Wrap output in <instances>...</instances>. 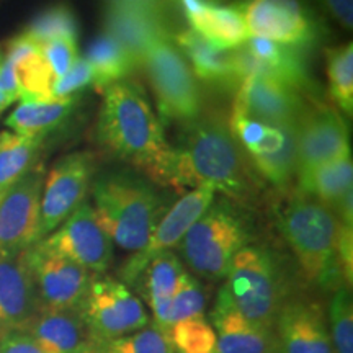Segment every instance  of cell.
I'll use <instances>...</instances> for the list:
<instances>
[{"mask_svg": "<svg viewBox=\"0 0 353 353\" xmlns=\"http://www.w3.org/2000/svg\"><path fill=\"white\" fill-rule=\"evenodd\" d=\"M257 176L226 123L203 114L185 126L182 144L174 148L165 188L183 192L211 185L216 193L242 206L257 195Z\"/></svg>", "mask_w": 353, "mask_h": 353, "instance_id": "obj_1", "label": "cell"}, {"mask_svg": "<svg viewBox=\"0 0 353 353\" xmlns=\"http://www.w3.org/2000/svg\"><path fill=\"white\" fill-rule=\"evenodd\" d=\"M101 95L97 144L108 156L134 165L152 183L165 187L174 148L143 88L126 79L105 87Z\"/></svg>", "mask_w": 353, "mask_h": 353, "instance_id": "obj_2", "label": "cell"}, {"mask_svg": "<svg viewBox=\"0 0 353 353\" xmlns=\"http://www.w3.org/2000/svg\"><path fill=\"white\" fill-rule=\"evenodd\" d=\"M97 219L113 244L138 252L170 208L151 180L131 172H110L90 187Z\"/></svg>", "mask_w": 353, "mask_h": 353, "instance_id": "obj_3", "label": "cell"}, {"mask_svg": "<svg viewBox=\"0 0 353 353\" xmlns=\"http://www.w3.org/2000/svg\"><path fill=\"white\" fill-rule=\"evenodd\" d=\"M276 226L307 281L330 293L347 286L337 259L339 219L327 206L294 192L278 205Z\"/></svg>", "mask_w": 353, "mask_h": 353, "instance_id": "obj_4", "label": "cell"}, {"mask_svg": "<svg viewBox=\"0 0 353 353\" xmlns=\"http://www.w3.org/2000/svg\"><path fill=\"white\" fill-rule=\"evenodd\" d=\"M254 242V229L241 205L218 198L195 221L176 247L183 267L196 278L219 281L228 276L236 254Z\"/></svg>", "mask_w": 353, "mask_h": 353, "instance_id": "obj_5", "label": "cell"}, {"mask_svg": "<svg viewBox=\"0 0 353 353\" xmlns=\"http://www.w3.org/2000/svg\"><path fill=\"white\" fill-rule=\"evenodd\" d=\"M224 280L221 288L245 319L275 330L278 312L291 296L281 259L272 247L255 242L245 245L236 254Z\"/></svg>", "mask_w": 353, "mask_h": 353, "instance_id": "obj_6", "label": "cell"}, {"mask_svg": "<svg viewBox=\"0 0 353 353\" xmlns=\"http://www.w3.org/2000/svg\"><path fill=\"white\" fill-rule=\"evenodd\" d=\"M143 69L159 110V120L188 126L203 117L200 83L172 37L154 41L145 51Z\"/></svg>", "mask_w": 353, "mask_h": 353, "instance_id": "obj_7", "label": "cell"}, {"mask_svg": "<svg viewBox=\"0 0 353 353\" xmlns=\"http://www.w3.org/2000/svg\"><path fill=\"white\" fill-rule=\"evenodd\" d=\"M79 311L95 345L138 332L151 324L143 301L132 293L130 286L105 273L92 276Z\"/></svg>", "mask_w": 353, "mask_h": 353, "instance_id": "obj_8", "label": "cell"}, {"mask_svg": "<svg viewBox=\"0 0 353 353\" xmlns=\"http://www.w3.org/2000/svg\"><path fill=\"white\" fill-rule=\"evenodd\" d=\"M232 65L239 83L249 76L270 77L309 100H321V88L309 70L306 48L249 38L232 50Z\"/></svg>", "mask_w": 353, "mask_h": 353, "instance_id": "obj_9", "label": "cell"}, {"mask_svg": "<svg viewBox=\"0 0 353 353\" xmlns=\"http://www.w3.org/2000/svg\"><path fill=\"white\" fill-rule=\"evenodd\" d=\"M95 172L97 157L87 151L65 154L46 172L39 203L38 242L50 236L85 203Z\"/></svg>", "mask_w": 353, "mask_h": 353, "instance_id": "obj_10", "label": "cell"}, {"mask_svg": "<svg viewBox=\"0 0 353 353\" xmlns=\"http://www.w3.org/2000/svg\"><path fill=\"white\" fill-rule=\"evenodd\" d=\"M249 38H265L280 44L309 48L319 43L324 26L303 0H241Z\"/></svg>", "mask_w": 353, "mask_h": 353, "instance_id": "obj_11", "label": "cell"}, {"mask_svg": "<svg viewBox=\"0 0 353 353\" xmlns=\"http://www.w3.org/2000/svg\"><path fill=\"white\" fill-rule=\"evenodd\" d=\"M216 198V190L211 185H201L183 193L170 208L164 218L159 221L148 242L138 252H134L120 268V280L128 286H132L154 257L164 252H174L180 242L195 224V221L205 213L206 208Z\"/></svg>", "mask_w": 353, "mask_h": 353, "instance_id": "obj_12", "label": "cell"}, {"mask_svg": "<svg viewBox=\"0 0 353 353\" xmlns=\"http://www.w3.org/2000/svg\"><path fill=\"white\" fill-rule=\"evenodd\" d=\"M39 242L92 275H103L113 260V242L88 203H82L59 228Z\"/></svg>", "mask_w": 353, "mask_h": 353, "instance_id": "obj_13", "label": "cell"}, {"mask_svg": "<svg viewBox=\"0 0 353 353\" xmlns=\"http://www.w3.org/2000/svg\"><path fill=\"white\" fill-rule=\"evenodd\" d=\"M37 288L39 309H81L92 273L41 242L25 250Z\"/></svg>", "mask_w": 353, "mask_h": 353, "instance_id": "obj_14", "label": "cell"}, {"mask_svg": "<svg viewBox=\"0 0 353 353\" xmlns=\"http://www.w3.org/2000/svg\"><path fill=\"white\" fill-rule=\"evenodd\" d=\"M350 152L347 123L324 100L311 101L296 125V175Z\"/></svg>", "mask_w": 353, "mask_h": 353, "instance_id": "obj_15", "label": "cell"}, {"mask_svg": "<svg viewBox=\"0 0 353 353\" xmlns=\"http://www.w3.org/2000/svg\"><path fill=\"white\" fill-rule=\"evenodd\" d=\"M44 175L46 169L38 162L0 198V252H21L38 242Z\"/></svg>", "mask_w": 353, "mask_h": 353, "instance_id": "obj_16", "label": "cell"}, {"mask_svg": "<svg viewBox=\"0 0 353 353\" xmlns=\"http://www.w3.org/2000/svg\"><path fill=\"white\" fill-rule=\"evenodd\" d=\"M311 101L270 77L249 76L237 87L232 112L270 126H296Z\"/></svg>", "mask_w": 353, "mask_h": 353, "instance_id": "obj_17", "label": "cell"}, {"mask_svg": "<svg viewBox=\"0 0 353 353\" xmlns=\"http://www.w3.org/2000/svg\"><path fill=\"white\" fill-rule=\"evenodd\" d=\"M275 335L280 353H335L325 312L316 301L290 298L276 316Z\"/></svg>", "mask_w": 353, "mask_h": 353, "instance_id": "obj_18", "label": "cell"}, {"mask_svg": "<svg viewBox=\"0 0 353 353\" xmlns=\"http://www.w3.org/2000/svg\"><path fill=\"white\" fill-rule=\"evenodd\" d=\"M38 311V294L25 250L0 252V327L6 332L23 330Z\"/></svg>", "mask_w": 353, "mask_h": 353, "instance_id": "obj_19", "label": "cell"}, {"mask_svg": "<svg viewBox=\"0 0 353 353\" xmlns=\"http://www.w3.org/2000/svg\"><path fill=\"white\" fill-rule=\"evenodd\" d=\"M103 33L117 39L130 52L139 69L148 48L157 39L174 37L172 17L162 13L128 7H103Z\"/></svg>", "mask_w": 353, "mask_h": 353, "instance_id": "obj_20", "label": "cell"}, {"mask_svg": "<svg viewBox=\"0 0 353 353\" xmlns=\"http://www.w3.org/2000/svg\"><path fill=\"white\" fill-rule=\"evenodd\" d=\"M210 322L216 334L214 353H280L275 330L245 319L223 288L218 291Z\"/></svg>", "mask_w": 353, "mask_h": 353, "instance_id": "obj_21", "label": "cell"}, {"mask_svg": "<svg viewBox=\"0 0 353 353\" xmlns=\"http://www.w3.org/2000/svg\"><path fill=\"white\" fill-rule=\"evenodd\" d=\"M20 332L44 353H92L95 348L79 309H39Z\"/></svg>", "mask_w": 353, "mask_h": 353, "instance_id": "obj_22", "label": "cell"}, {"mask_svg": "<svg viewBox=\"0 0 353 353\" xmlns=\"http://www.w3.org/2000/svg\"><path fill=\"white\" fill-rule=\"evenodd\" d=\"M172 39L187 59L196 81L211 87L237 90L239 79L232 65V50H219L192 28L176 30Z\"/></svg>", "mask_w": 353, "mask_h": 353, "instance_id": "obj_23", "label": "cell"}, {"mask_svg": "<svg viewBox=\"0 0 353 353\" xmlns=\"http://www.w3.org/2000/svg\"><path fill=\"white\" fill-rule=\"evenodd\" d=\"M185 272L182 260L175 252H164L154 257L132 285L148 301L152 312V324L164 332L169 330V307L180 276Z\"/></svg>", "mask_w": 353, "mask_h": 353, "instance_id": "obj_24", "label": "cell"}, {"mask_svg": "<svg viewBox=\"0 0 353 353\" xmlns=\"http://www.w3.org/2000/svg\"><path fill=\"white\" fill-rule=\"evenodd\" d=\"M77 105V95L68 99L21 100L6 118V126L25 138L44 141L68 125L76 113Z\"/></svg>", "mask_w": 353, "mask_h": 353, "instance_id": "obj_25", "label": "cell"}, {"mask_svg": "<svg viewBox=\"0 0 353 353\" xmlns=\"http://www.w3.org/2000/svg\"><path fill=\"white\" fill-rule=\"evenodd\" d=\"M296 192L311 196L332 211L353 192V161L347 156L296 175Z\"/></svg>", "mask_w": 353, "mask_h": 353, "instance_id": "obj_26", "label": "cell"}, {"mask_svg": "<svg viewBox=\"0 0 353 353\" xmlns=\"http://www.w3.org/2000/svg\"><path fill=\"white\" fill-rule=\"evenodd\" d=\"M190 28L208 39L219 50H236L249 39L244 17L236 6H221L218 0L203 8L201 13L190 21Z\"/></svg>", "mask_w": 353, "mask_h": 353, "instance_id": "obj_27", "label": "cell"}, {"mask_svg": "<svg viewBox=\"0 0 353 353\" xmlns=\"http://www.w3.org/2000/svg\"><path fill=\"white\" fill-rule=\"evenodd\" d=\"M83 59L94 69V87L100 92L112 83L126 81L136 70H139V65L130 52L117 39L103 32L88 43Z\"/></svg>", "mask_w": 353, "mask_h": 353, "instance_id": "obj_28", "label": "cell"}, {"mask_svg": "<svg viewBox=\"0 0 353 353\" xmlns=\"http://www.w3.org/2000/svg\"><path fill=\"white\" fill-rule=\"evenodd\" d=\"M43 143L12 131H0V193H6L38 164Z\"/></svg>", "mask_w": 353, "mask_h": 353, "instance_id": "obj_29", "label": "cell"}, {"mask_svg": "<svg viewBox=\"0 0 353 353\" xmlns=\"http://www.w3.org/2000/svg\"><path fill=\"white\" fill-rule=\"evenodd\" d=\"M330 100L352 117L353 113V44L347 43L325 50Z\"/></svg>", "mask_w": 353, "mask_h": 353, "instance_id": "obj_30", "label": "cell"}, {"mask_svg": "<svg viewBox=\"0 0 353 353\" xmlns=\"http://www.w3.org/2000/svg\"><path fill=\"white\" fill-rule=\"evenodd\" d=\"M249 159L259 176L278 190L288 188L296 176V126H285V143L280 151Z\"/></svg>", "mask_w": 353, "mask_h": 353, "instance_id": "obj_31", "label": "cell"}, {"mask_svg": "<svg viewBox=\"0 0 353 353\" xmlns=\"http://www.w3.org/2000/svg\"><path fill=\"white\" fill-rule=\"evenodd\" d=\"M79 32L81 26L72 8L65 3H56L38 12L21 33L34 43L43 44L59 38L79 39Z\"/></svg>", "mask_w": 353, "mask_h": 353, "instance_id": "obj_32", "label": "cell"}, {"mask_svg": "<svg viewBox=\"0 0 353 353\" xmlns=\"http://www.w3.org/2000/svg\"><path fill=\"white\" fill-rule=\"evenodd\" d=\"M174 353H214L216 334L205 314L180 321L167 330Z\"/></svg>", "mask_w": 353, "mask_h": 353, "instance_id": "obj_33", "label": "cell"}, {"mask_svg": "<svg viewBox=\"0 0 353 353\" xmlns=\"http://www.w3.org/2000/svg\"><path fill=\"white\" fill-rule=\"evenodd\" d=\"M19 83L20 100H50L51 88L56 77L52 76L50 65L43 59L41 51H34L23 59L13 64Z\"/></svg>", "mask_w": 353, "mask_h": 353, "instance_id": "obj_34", "label": "cell"}, {"mask_svg": "<svg viewBox=\"0 0 353 353\" xmlns=\"http://www.w3.org/2000/svg\"><path fill=\"white\" fill-rule=\"evenodd\" d=\"M350 290L348 286H341L334 291L325 316L335 353H353V301Z\"/></svg>", "mask_w": 353, "mask_h": 353, "instance_id": "obj_35", "label": "cell"}, {"mask_svg": "<svg viewBox=\"0 0 353 353\" xmlns=\"http://www.w3.org/2000/svg\"><path fill=\"white\" fill-rule=\"evenodd\" d=\"M92 353H174L167 332L154 325L113 341L97 343Z\"/></svg>", "mask_w": 353, "mask_h": 353, "instance_id": "obj_36", "label": "cell"}, {"mask_svg": "<svg viewBox=\"0 0 353 353\" xmlns=\"http://www.w3.org/2000/svg\"><path fill=\"white\" fill-rule=\"evenodd\" d=\"M205 306L206 294L200 280L185 268L179 280V285H176L174 296L170 299L169 329L180 321L203 316L205 314Z\"/></svg>", "mask_w": 353, "mask_h": 353, "instance_id": "obj_37", "label": "cell"}, {"mask_svg": "<svg viewBox=\"0 0 353 353\" xmlns=\"http://www.w3.org/2000/svg\"><path fill=\"white\" fill-rule=\"evenodd\" d=\"M39 51H41L43 59L50 65L52 76L56 79L63 77L81 57L79 56L77 39L69 38L52 39V41L39 44Z\"/></svg>", "mask_w": 353, "mask_h": 353, "instance_id": "obj_38", "label": "cell"}, {"mask_svg": "<svg viewBox=\"0 0 353 353\" xmlns=\"http://www.w3.org/2000/svg\"><path fill=\"white\" fill-rule=\"evenodd\" d=\"M95 85V74L90 64L83 57L74 63L63 77H57L51 88L52 99H68V97H76L79 92L87 87Z\"/></svg>", "mask_w": 353, "mask_h": 353, "instance_id": "obj_39", "label": "cell"}, {"mask_svg": "<svg viewBox=\"0 0 353 353\" xmlns=\"http://www.w3.org/2000/svg\"><path fill=\"white\" fill-rule=\"evenodd\" d=\"M337 259L341 265L343 283L352 288L353 281V226L339 221L337 228Z\"/></svg>", "mask_w": 353, "mask_h": 353, "instance_id": "obj_40", "label": "cell"}, {"mask_svg": "<svg viewBox=\"0 0 353 353\" xmlns=\"http://www.w3.org/2000/svg\"><path fill=\"white\" fill-rule=\"evenodd\" d=\"M105 7H128L139 8V10H149L162 13V15H174L176 12L175 0H103Z\"/></svg>", "mask_w": 353, "mask_h": 353, "instance_id": "obj_41", "label": "cell"}, {"mask_svg": "<svg viewBox=\"0 0 353 353\" xmlns=\"http://www.w3.org/2000/svg\"><path fill=\"white\" fill-rule=\"evenodd\" d=\"M330 19L337 21L343 30L352 32L353 26V0H317Z\"/></svg>", "mask_w": 353, "mask_h": 353, "instance_id": "obj_42", "label": "cell"}, {"mask_svg": "<svg viewBox=\"0 0 353 353\" xmlns=\"http://www.w3.org/2000/svg\"><path fill=\"white\" fill-rule=\"evenodd\" d=\"M0 353H44L25 332L15 330L3 335L0 341Z\"/></svg>", "mask_w": 353, "mask_h": 353, "instance_id": "obj_43", "label": "cell"}, {"mask_svg": "<svg viewBox=\"0 0 353 353\" xmlns=\"http://www.w3.org/2000/svg\"><path fill=\"white\" fill-rule=\"evenodd\" d=\"M13 101H15V100H13L12 97H8L6 92H3L2 88H0V113H2L3 110L8 107V105H12Z\"/></svg>", "mask_w": 353, "mask_h": 353, "instance_id": "obj_44", "label": "cell"}, {"mask_svg": "<svg viewBox=\"0 0 353 353\" xmlns=\"http://www.w3.org/2000/svg\"><path fill=\"white\" fill-rule=\"evenodd\" d=\"M6 334H8V332H6V330H3L2 327H0V341H2V339H3V335H6Z\"/></svg>", "mask_w": 353, "mask_h": 353, "instance_id": "obj_45", "label": "cell"}, {"mask_svg": "<svg viewBox=\"0 0 353 353\" xmlns=\"http://www.w3.org/2000/svg\"><path fill=\"white\" fill-rule=\"evenodd\" d=\"M2 195H3V193H0V198H2Z\"/></svg>", "mask_w": 353, "mask_h": 353, "instance_id": "obj_46", "label": "cell"}]
</instances>
